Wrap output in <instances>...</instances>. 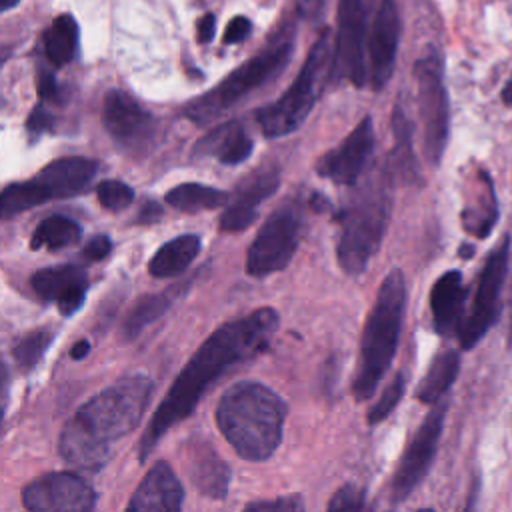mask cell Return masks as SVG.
Listing matches in <instances>:
<instances>
[{
  "mask_svg": "<svg viewBox=\"0 0 512 512\" xmlns=\"http://www.w3.org/2000/svg\"><path fill=\"white\" fill-rule=\"evenodd\" d=\"M88 350H90V342H88V340H80V342H76V344L70 348V356H72L74 360H80V358H84V356L88 354Z\"/></svg>",
  "mask_w": 512,
  "mask_h": 512,
  "instance_id": "cell-45",
  "label": "cell"
},
{
  "mask_svg": "<svg viewBox=\"0 0 512 512\" xmlns=\"http://www.w3.org/2000/svg\"><path fill=\"white\" fill-rule=\"evenodd\" d=\"M510 344H512V294H510Z\"/></svg>",
  "mask_w": 512,
  "mask_h": 512,
  "instance_id": "cell-49",
  "label": "cell"
},
{
  "mask_svg": "<svg viewBox=\"0 0 512 512\" xmlns=\"http://www.w3.org/2000/svg\"><path fill=\"white\" fill-rule=\"evenodd\" d=\"M32 290L44 302H54L62 316H72L84 304L88 278L80 266L60 264L38 270L30 278Z\"/></svg>",
  "mask_w": 512,
  "mask_h": 512,
  "instance_id": "cell-18",
  "label": "cell"
},
{
  "mask_svg": "<svg viewBox=\"0 0 512 512\" xmlns=\"http://www.w3.org/2000/svg\"><path fill=\"white\" fill-rule=\"evenodd\" d=\"M294 2H296L298 16L304 18L306 22L316 24L318 20H322L324 8H326V0H294Z\"/></svg>",
  "mask_w": 512,
  "mask_h": 512,
  "instance_id": "cell-42",
  "label": "cell"
},
{
  "mask_svg": "<svg viewBox=\"0 0 512 512\" xmlns=\"http://www.w3.org/2000/svg\"><path fill=\"white\" fill-rule=\"evenodd\" d=\"M372 0H338V24L334 36L332 76L348 80L356 88L368 82V20Z\"/></svg>",
  "mask_w": 512,
  "mask_h": 512,
  "instance_id": "cell-11",
  "label": "cell"
},
{
  "mask_svg": "<svg viewBox=\"0 0 512 512\" xmlns=\"http://www.w3.org/2000/svg\"><path fill=\"white\" fill-rule=\"evenodd\" d=\"M254 140L238 120H228L208 130L194 146V158H216L222 164H240L250 158Z\"/></svg>",
  "mask_w": 512,
  "mask_h": 512,
  "instance_id": "cell-24",
  "label": "cell"
},
{
  "mask_svg": "<svg viewBox=\"0 0 512 512\" xmlns=\"http://www.w3.org/2000/svg\"><path fill=\"white\" fill-rule=\"evenodd\" d=\"M80 236H82V228L78 222H74L68 216L54 214V216L44 218L36 226V230L32 232V238H30V248L32 250L46 248V250L54 252V250L72 246L74 242L80 240Z\"/></svg>",
  "mask_w": 512,
  "mask_h": 512,
  "instance_id": "cell-29",
  "label": "cell"
},
{
  "mask_svg": "<svg viewBox=\"0 0 512 512\" xmlns=\"http://www.w3.org/2000/svg\"><path fill=\"white\" fill-rule=\"evenodd\" d=\"M406 296L404 274L402 270L392 268L378 288L362 334L360 362L352 382V392L360 402L372 398L396 356L404 324Z\"/></svg>",
  "mask_w": 512,
  "mask_h": 512,
  "instance_id": "cell-4",
  "label": "cell"
},
{
  "mask_svg": "<svg viewBox=\"0 0 512 512\" xmlns=\"http://www.w3.org/2000/svg\"><path fill=\"white\" fill-rule=\"evenodd\" d=\"M22 504L34 512H86L96 492L74 472H48L22 488Z\"/></svg>",
  "mask_w": 512,
  "mask_h": 512,
  "instance_id": "cell-14",
  "label": "cell"
},
{
  "mask_svg": "<svg viewBox=\"0 0 512 512\" xmlns=\"http://www.w3.org/2000/svg\"><path fill=\"white\" fill-rule=\"evenodd\" d=\"M458 372H460V352L454 348H446L438 352L416 388V398L422 404H436L452 388L454 380L458 378Z\"/></svg>",
  "mask_w": 512,
  "mask_h": 512,
  "instance_id": "cell-26",
  "label": "cell"
},
{
  "mask_svg": "<svg viewBox=\"0 0 512 512\" xmlns=\"http://www.w3.org/2000/svg\"><path fill=\"white\" fill-rule=\"evenodd\" d=\"M160 216H162V208H160V204H156V202L148 200V202H144V204H142V208H140V212H138V216H136V222L152 224V222H156Z\"/></svg>",
  "mask_w": 512,
  "mask_h": 512,
  "instance_id": "cell-44",
  "label": "cell"
},
{
  "mask_svg": "<svg viewBox=\"0 0 512 512\" xmlns=\"http://www.w3.org/2000/svg\"><path fill=\"white\" fill-rule=\"evenodd\" d=\"M154 382L130 374L86 400L60 432V456L82 470L96 472L112 456V446L138 428L150 404Z\"/></svg>",
  "mask_w": 512,
  "mask_h": 512,
  "instance_id": "cell-2",
  "label": "cell"
},
{
  "mask_svg": "<svg viewBox=\"0 0 512 512\" xmlns=\"http://www.w3.org/2000/svg\"><path fill=\"white\" fill-rule=\"evenodd\" d=\"M278 186L280 172L274 164H264L246 174V178L240 180L228 196V202L220 216V230L228 234L246 230L254 222L260 204L270 198L278 190Z\"/></svg>",
  "mask_w": 512,
  "mask_h": 512,
  "instance_id": "cell-16",
  "label": "cell"
},
{
  "mask_svg": "<svg viewBox=\"0 0 512 512\" xmlns=\"http://www.w3.org/2000/svg\"><path fill=\"white\" fill-rule=\"evenodd\" d=\"M392 128H394V164L398 172L406 180H414L418 176V164L414 158V148H412V122L406 116V110L398 102L392 114Z\"/></svg>",
  "mask_w": 512,
  "mask_h": 512,
  "instance_id": "cell-30",
  "label": "cell"
},
{
  "mask_svg": "<svg viewBox=\"0 0 512 512\" xmlns=\"http://www.w3.org/2000/svg\"><path fill=\"white\" fill-rule=\"evenodd\" d=\"M46 198L38 190L36 182L22 180V182H12L2 190V200H0V210H2V220H10L16 214H22L34 206L44 204Z\"/></svg>",
  "mask_w": 512,
  "mask_h": 512,
  "instance_id": "cell-32",
  "label": "cell"
},
{
  "mask_svg": "<svg viewBox=\"0 0 512 512\" xmlns=\"http://www.w3.org/2000/svg\"><path fill=\"white\" fill-rule=\"evenodd\" d=\"M182 498L184 488L170 464L156 462L140 480L126 508L140 512H174L180 510Z\"/></svg>",
  "mask_w": 512,
  "mask_h": 512,
  "instance_id": "cell-23",
  "label": "cell"
},
{
  "mask_svg": "<svg viewBox=\"0 0 512 512\" xmlns=\"http://www.w3.org/2000/svg\"><path fill=\"white\" fill-rule=\"evenodd\" d=\"M286 412V402L272 388L244 380L224 390L216 406V424L240 458L262 462L282 442Z\"/></svg>",
  "mask_w": 512,
  "mask_h": 512,
  "instance_id": "cell-3",
  "label": "cell"
},
{
  "mask_svg": "<svg viewBox=\"0 0 512 512\" xmlns=\"http://www.w3.org/2000/svg\"><path fill=\"white\" fill-rule=\"evenodd\" d=\"M304 500L300 496H280L276 500H256L246 504V510H302Z\"/></svg>",
  "mask_w": 512,
  "mask_h": 512,
  "instance_id": "cell-37",
  "label": "cell"
},
{
  "mask_svg": "<svg viewBox=\"0 0 512 512\" xmlns=\"http://www.w3.org/2000/svg\"><path fill=\"white\" fill-rule=\"evenodd\" d=\"M200 252V236L182 234L162 244L148 262V272L154 278H170L182 274Z\"/></svg>",
  "mask_w": 512,
  "mask_h": 512,
  "instance_id": "cell-25",
  "label": "cell"
},
{
  "mask_svg": "<svg viewBox=\"0 0 512 512\" xmlns=\"http://www.w3.org/2000/svg\"><path fill=\"white\" fill-rule=\"evenodd\" d=\"M448 406V398H440L436 404H432V410L426 414L412 440L408 442L390 482V504H402L428 474L438 452Z\"/></svg>",
  "mask_w": 512,
  "mask_h": 512,
  "instance_id": "cell-12",
  "label": "cell"
},
{
  "mask_svg": "<svg viewBox=\"0 0 512 512\" xmlns=\"http://www.w3.org/2000/svg\"><path fill=\"white\" fill-rule=\"evenodd\" d=\"M510 260V236L506 234L486 256L482 272L478 276L472 308L458 334L460 348H474L486 332L498 322L502 314V288L508 274Z\"/></svg>",
  "mask_w": 512,
  "mask_h": 512,
  "instance_id": "cell-10",
  "label": "cell"
},
{
  "mask_svg": "<svg viewBox=\"0 0 512 512\" xmlns=\"http://www.w3.org/2000/svg\"><path fill=\"white\" fill-rule=\"evenodd\" d=\"M52 124H54L52 114H50L42 104H38V106L30 112L28 122H26V128H28L30 138H32V140H36L40 134H44V132L52 130Z\"/></svg>",
  "mask_w": 512,
  "mask_h": 512,
  "instance_id": "cell-38",
  "label": "cell"
},
{
  "mask_svg": "<svg viewBox=\"0 0 512 512\" xmlns=\"http://www.w3.org/2000/svg\"><path fill=\"white\" fill-rule=\"evenodd\" d=\"M406 390V376L404 372H396L394 378L390 380V384L384 388L382 396L374 402V406L368 410V424H380L382 420L388 418V414L398 406V402L402 400Z\"/></svg>",
  "mask_w": 512,
  "mask_h": 512,
  "instance_id": "cell-34",
  "label": "cell"
},
{
  "mask_svg": "<svg viewBox=\"0 0 512 512\" xmlns=\"http://www.w3.org/2000/svg\"><path fill=\"white\" fill-rule=\"evenodd\" d=\"M170 304H172V298L168 294H148L140 298L122 322V336L126 340L136 338L146 326L158 320L170 308Z\"/></svg>",
  "mask_w": 512,
  "mask_h": 512,
  "instance_id": "cell-31",
  "label": "cell"
},
{
  "mask_svg": "<svg viewBox=\"0 0 512 512\" xmlns=\"http://www.w3.org/2000/svg\"><path fill=\"white\" fill-rule=\"evenodd\" d=\"M110 250H112V240L106 234H98L86 242V246L82 248V254L86 260L98 262V260H104L110 254Z\"/></svg>",
  "mask_w": 512,
  "mask_h": 512,
  "instance_id": "cell-40",
  "label": "cell"
},
{
  "mask_svg": "<svg viewBox=\"0 0 512 512\" xmlns=\"http://www.w3.org/2000/svg\"><path fill=\"white\" fill-rule=\"evenodd\" d=\"M414 78L422 122V150L428 164L438 166L450 134V104L444 84L442 54L434 46H428L426 52L416 60Z\"/></svg>",
  "mask_w": 512,
  "mask_h": 512,
  "instance_id": "cell-8",
  "label": "cell"
},
{
  "mask_svg": "<svg viewBox=\"0 0 512 512\" xmlns=\"http://www.w3.org/2000/svg\"><path fill=\"white\" fill-rule=\"evenodd\" d=\"M374 150V124L364 116L356 128L340 142V146L322 154L316 162V172L338 186H354L362 176Z\"/></svg>",
  "mask_w": 512,
  "mask_h": 512,
  "instance_id": "cell-15",
  "label": "cell"
},
{
  "mask_svg": "<svg viewBox=\"0 0 512 512\" xmlns=\"http://www.w3.org/2000/svg\"><path fill=\"white\" fill-rule=\"evenodd\" d=\"M400 42V12L396 0H380L368 32V82L382 90L396 64Z\"/></svg>",
  "mask_w": 512,
  "mask_h": 512,
  "instance_id": "cell-17",
  "label": "cell"
},
{
  "mask_svg": "<svg viewBox=\"0 0 512 512\" xmlns=\"http://www.w3.org/2000/svg\"><path fill=\"white\" fill-rule=\"evenodd\" d=\"M36 88H38V96H40L44 102H60V88H58V82H56L54 74L42 70V72L38 74Z\"/></svg>",
  "mask_w": 512,
  "mask_h": 512,
  "instance_id": "cell-41",
  "label": "cell"
},
{
  "mask_svg": "<svg viewBox=\"0 0 512 512\" xmlns=\"http://www.w3.org/2000/svg\"><path fill=\"white\" fill-rule=\"evenodd\" d=\"M96 172V160L84 156H66L52 160L32 180L48 202L52 198H66L78 194L94 180Z\"/></svg>",
  "mask_w": 512,
  "mask_h": 512,
  "instance_id": "cell-22",
  "label": "cell"
},
{
  "mask_svg": "<svg viewBox=\"0 0 512 512\" xmlns=\"http://www.w3.org/2000/svg\"><path fill=\"white\" fill-rule=\"evenodd\" d=\"M294 54V28H280L260 52L232 70L220 84L192 100L184 108V118L198 126H206L218 120L224 112L240 104L252 92L274 80Z\"/></svg>",
  "mask_w": 512,
  "mask_h": 512,
  "instance_id": "cell-5",
  "label": "cell"
},
{
  "mask_svg": "<svg viewBox=\"0 0 512 512\" xmlns=\"http://www.w3.org/2000/svg\"><path fill=\"white\" fill-rule=\"evenodd\" d=\"M366 508L364 490L356 484H344L334 492L328 502V510H362Z\"/></svg>",
  "mask_w": 512,
  "mask_h": 512,
  "instance_id": "cell-36",
  "label": "cell"
},
{
  "mask_svg": "<svg viewBox=\"0 0 512 512\" xmlns=\"http://www.w3.org/2000/svg\"><path fill=\"white\" fill-rule=\"evenodd\" d=\"M250 34H252V22H250L246 16H236V18H232L230 24L226 26L224 44H228V46L240 44V42H244Z\"/></svg>",
  "mask_w": 512,
  "mask_h": 512,
  "instance_id": "cell-39",
  "label": "cell"
},
{
  "mask_svg": "<svg viewBox=\"0 0 512 512\" xmlns=\"http://www.w3.org/2000/svg\"><path fill=\"white\" fill-rule=\"evenodd\" d=\"M466 298L468 288L460 270H446L434 282L430 290V312L434 330L440 336L452 338L460 334L466 320Z\"/></svg>",
  "mask_w": 512,
  "mask_h": 512,
  "instance_id": "cell-20",
  "label": "cell"
},
{
  "mask_svg": "<svg viewBox=\"0 0 512 512\" xmlns=\"http://www.w3.org/2000/svg\"><path fill=\"white\" fill-rule=\"evenodd\" d=\"M334 66V36L324 28L308 50V56L292 80L290 88L274 102L256 112V120L266 138H282L300 128L314 108Z\"/></svg>",
  "mask_w": 512,
  "mask_h": 512,
  "instance_id": "cell-7",
  "label": "cell"
},
{
  "mask_svg": "<svg viewBox=\"0 0 512 512\" xmlns=\"http://www.w3.org/2000/svg\"><path fill=\"white\" fill-rule=\"evenodd\" d=\"M96 196L102 208L110 212H120L132 204L134 190L120 180H102L96 186Z\"/></svg>",
  "mask_w": 512,
  "mask_h": 512,
  "instance_id": "cell-35",
  "label": "cell"
},
{
  "mask_svg": "<svg viewBox=\"0 0 512 512\" xmlns=\"http://www.w3.org/2000/svg\"><path fill=\"white\" fill-rule=\"evenodd\" d=\"M228 192H222L214 186L198 184V182H184L170 188L164 196L166 204L182 210V212H202V210H216L226 206Z\"/></svg>",
  "mask_w": 512,
  "mask_h": 512,
  "instance_id": "cell-27",
  "label": "cell"
},
{
  "mask_svg": "<svg viewBox=\"0 0 512 512\" xmlns=\"http://www.w3.org/2000/svg\"><path fill=\"white\" fill-rule=\"evenodd\" d=\"M214 32H216V16L212 12H208L196 24V38L200 44H206L214 38Z\"/></svg>",
  "mask_w": 512,
  "mask_h": 512,
  "instance_id": "cell-43",
  "label": "cell"
},
{
  "mask_svg": "<svg viewBox=\"0 0 512 512\" xmlns=\"http://www.w3.org/2000/svg\"><path fill=\"white\" fill-rule=\"evenodd\" d=\"M52 338H54V332H52L50 328H38V330L28 332V334H26L22 340H18V342L14 344V348H12L14 362H16L22 370L34 368V366L42 360V356H44L46 348L50 346Z\"/></svg>",
  "mask_w": 512,
  "mask_h": 512,
  "instance_id": "cell-33",
  "label": "cell"
},
{
  "mask_svg": "<svg viewBox=\"0 0 512 512\" xmlns=\"http://www.w3.org/2000/svg\"><path fill=\"white\" fill-rule=\"evenodd\" d=\"M278 324V312L270 306H262L216 328L184 364L156 408L138 444L140 460L154 450L156 442L174 424L182 422L194 412L204 392L224 372L240 362L260 356L274 340Z\"/></svg>",
  "mask_w": 512,
  "mask_h": 512,
  "instance_id": "cell-1",
  "label": "cell"
},
{
  "mask_svg": "<svg viewBox=\"0 0 512 512\" xmlns=\"http://www.w3.org/2000/svg\"><path fill=\"white\" fill-rule=\"evenodd\" d=\"M500 98H502V104L504 106H508V108H512V74H510V78L506 80V84L502 86V92H500Z\"/></svg>",
  "mask_w": 512,
  "mask_h": 512,
  "instance_id": "cell-46",
  "label": "cell"
},
{
  "mask_svg": "<svg viewBox=\"0 0 512 512\" xmlns=\"http://www.w3.org/2000/svg\"><path fill=\"white\" fill-rule=\"evenodd\" d=\"M182 462L190 482L200 494L214 500L226 498L230 486V468L216 454L210 442L202 438H190L182 446Z\"/></svg>",
  "mask_w": 512,
  "mask_h": 512,
  "instance_id": "cell-19",
  "label": "cell"
},
{
  "mask_svg": "<svg viewBox=\"0 0 512 512\" xmlns=\"http://www.w3.org/2000/svg\"><path fill=\"white\" fill-rule=\"evenodd\" d=\"M302 210L296 202H282L260 226L246 252V274L264 278L286 268L298 248Z\"/></svg>",
  "mask_w": 512,
  "mask_h": 512,
  "instance_id": "cell-9",
  "label": "cell"
},
{
  "mask_svg": "<svg viewBox=\"0 0 512 512\" xmlns=\"http://www.w3.org/2000/svg\"><path fill=\"white\" fill-rule=\"evenodd\" d=\"M498 218H500V208H498L494 182L484 168H478L468 180V188L464 194V208L460 212L462 228L470 236L484 240L496 228Z\"/></svg>",
  "mask_w": 512,
  "mask_h": 512,
  "instance_id": "cell-21",
  "label": "cell"
},
{
  "mask_svg": "<svg viewBox=\"0 0 512 512\" xmlns=\"http://www.w3.org/2000/svg\"><path fill=\"white\" fill-rule=\"evenodd\" d=\"M78 48V24L70 14H60L52 20L44 36V52L50 64H68Z\"/></svg>",
  "mask_w": 512,
  "mask_h": 512,
  "instance_id": "cell-28",
  "label": "cell"
},
{
  "mask_svg": "<svg viewBox=\"0 0 512 512\" xmlns=\"http://www.w3.org/2000/svg\"><path fill=\"white\" fill-rule=\"evenodd\" d=\"M458 254H460V258H470L474 254V246L470 242H464V244H460Z\"/></svg>",
  "mask_w": 512,
  "mask_h": 512,
  "instance_id": "cell-47",
  "label": "cell"
},
{
  "mask_svg": "<svg viewBox=\"0 0 512 512\" xmlns=\"http://www.w3.org/2000/svg\"><path fill=\"white\" fill-rule=\"evenodd\" d=\"M18 2H20V0H2V10H10V8H14Z\"/></svg>",
  "mask_w": 512,
  "mask_h": 512,
  "instance_id": "cell-48",
  "label": "cell"
},
{
  "mask_svg": "<svg viewBox=\"0 0 512 512\" xmlns=\"http://www.w3.org/2000/svg\"><path fill=\"white\" fill-rule=\"evenodd\" d=\"M390 208V174L384 170V174L372 178L358 192L340 216L342 230L336 244V258L346 274L356 276L366 270L386 234Z\"/></svg>",
  "mask_w": 512,
  "mask_h": 512,
  "instance_id": "cell-6",
  "label": "cell"
},
{
  "mask_svg": "<svg viewBox=\"0 0 512 512\" xmlns=\"http://www.w3.org/2000/svg\"><path fill=\"white\" fill-rule=\"evenodd\" d=\"M102 126L112 142L130 156L146 154L158 134V120L128 92L112 88L102 102Z\"/></svg>",
  "mask_w": 512,
  "mask_h": 512,
  "instance_id": "cell-13",
  "label": "cell"
}]
</instances>
